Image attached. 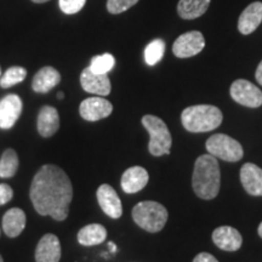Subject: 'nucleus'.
Masks as SVG:
<instances>
[{
    "label": "nucleus",
    "instance_id": "nucleus-25",
    "mask_svg": "<svg viewBox=\"0 0 262 262\" xmlns=\"http://www.w3.org/2000/svg\"><path fill=\"white\" fill-rule=\"evenodd\" d=\"M165 52V42L162 39H155L145 49V60L148 66H155L162 60Z\"/></svg>",
    "mask_w": 262,
    "mask_h": 262
},
{
    "label": "nucleus",
    "instance_id": "nucleus-20",
    "mask_svg": "<svg viewBox=\"0 0 262 262\" xmlns=\"http://www.w3.org/2000/svg\"><path fill=\"white\" fill-rule=\"evenodd\" d=\"M26 227V214L18 208H12L3 217V229L10 238L18 237Z\"/></svg>",
    "mask_w": 262,
    "mask_h": 262
},
{
    "label": "nucleus",
    "instance_id": "nucleus-26",
    "mask_svg": "<svg viewBox=\"0 0 262 262\" xmlns=\"http://www.w3.org/2000/svg\"><path fill=\"white\" fill-rule=\"evenodd\" d=\"M114 64H116V60H114L113 55L103 54L93 57L89 68L94 72V73L107 74L108 72L112 71Z\"/></svg>",
    "mask_w": 262,
    "mask_h": 262
},
{
    "label": "nucleus",
    "instance_id": "nucleus-28",
    "mask_svg": "<svg viewBox=\"0 0 262 262\" xmlns=\"http://www.w3.org/2000/svg\"><path fill=\"white\" fill-rule=\"evenodd\" d=\"M86 0H60V9L67 15L79 12L84 8Z\"/></svg>",
    "mask_w": 262,
    "mask_h": 262
},
{
    "label": "nucleus",
    "instance_id": "nucleus-16",
    "mask_svg": "<svg viewBox=\"0 0 262 262\" xmlns=\"http://www.w3.org/2000/svg\"><path fill=\"white\" fill-rule=\"evenodd\" d=\"M148 172L142 166H131L123 173L122 176V188L127 194L140 192L146 187L148 183Z\"/></svg>",
    "mask_w": 262,
    "mask_h": 262
},
{
    "label": "nucleus",
    "instance_id": "nucleus-11",
    "mask_svg": "<svg viewBox=\"0 0 262 262\" xmlns=\"http://www.w3.org/2000/svg\"><path fill=\"white\" fill-rule=\"evenodd\" d=\"M22 112V101L17 95H8L0 101V129H11Z\"/></svg>",
    "mask_w": 262,
    "mask_h": 262
},
{
    "label": "nucleus",
    "instance_id": "nucleus-15",
    "mask_svg": "<svg viewBox=\"0 0 262 262\" xmlns=\"http://www.w3.org/2000/svg\"><path fill=\"white\" fill-rule=\"evenodd\" d=\"M241 181L250 195L262 196V169L253 163H247L241 169Z\"/></svg>",
    "mask_w": 262,
    "mask_h": 262
},
{
    "label": "nucleus",
    "instance_id": "nucleus-23",
    "mask_svg": "<svg viewBox=\"0 0 262 262\" xmlns=\"http://www.w3.org/2000/svg\"><path fill=\"white\" fill-rule=\"evenodd\" d=\"M18 169V157L14 149L9 148L3 153L0 159V178H14Z\"/></svg>",
    "mask_w": 262,
    "mask_h": 262
},
{
    "label": "nucleus",
    "instance_id": "nucleus-22",
    "mask_svg": "<svg viewBox=\"0 0 262 262\" xmlns=\"http://www.w3.org/2000/svg\"><path fill=\"white\" fill-rule=\"evenodd\" d=\"M211 0H180L178 5L179 16L183 19H194L204 15Z\"/></svg>",
    "mask_w": 262,
    "mask_h": 262
},
{
    "label": "nucleus",
    "instance_id": "nucleus-4",
    "mask_svg": "<svg viewBox=\"0 0 262 262\" xmlns=\"http://www.w3.org/2000/svg\"><path fill=\"white\" fill-rule=\"evenodd\" d=\"M133 219L142 229L157 233L162 231L168 221V210L158 202H141L134 206Z\"/></svg>",
    "mask_w": 262,
    "mask_h": 262
},
{
    "label": "nucleus",
    "instance_id": "nucleus-32",
    "mask_svg": "<svg viewBox=\"0 0 262 262\" xmlns=\"http://www.w3.org/2000/svg\"><path fill=\"white\" fill-rule=\"evenodd\" d=\"M108 249H110V251L111 253H117V245L113 243V242H110V243H108Z\"/></svg>",
    "mask_w": 262,
    "mask_h": 262
},
{
    "label": "nucleus",
    "instance_id": "nucleus-12",
    "mask_svg": "<svg viewBox=\"0 0 262 262\" xmlns=\"http://www.w3.org/2000/svg\"><path fill=\"white\" fill-rule=\"evenodd\" d=\"M80 84L86 93L98 95V96H107L111 94V89H112L107 74L94 73L89 67L81 72Z\"/></svg>",
    "mask_w": 262,
    "mask_h": 262
},
{
    "label": "nucleus",
    "instance_id": "nucleus-2",
    "mask_svg": "<svg viewBox=\"0 0 262 262\" xmlns=\"http://www.w3.org/2000/svg\"><path fill=\"white\" fill-rule=\"evenodd\" d=\"M192 187L195 194L205 201L217 196L221 187V172L214 156L203 155L195 160Z\"/></svg>",
    "mask_w": 262,
    "mask_h": 262
},
{
    "label": "nucleus",
    "instance_id": "nucleus-29",
    "mask_svg": "<svg viewBox=\"0 0 262 262\" xmlns=\"http://www.w3.org/2000/svg\"><path fill=\"white\" fill-rule=\"evenodd\" d=\"M14 196V191L6 183H0V205L9 203Z\"/></svg>",
    "mask_w": 262,
    "mask_h": 262
},
{
    "label": "nucleus",
    "instance_id": "nucleus-35",
    "mask_svg": "<svg viewBox=\"0 0 262 262\" xmlns=\"http://www.w3.org/2000/svg\"><path fill=\"white\" fill-rule=\"evenodd\" d=\"M63 96H64L63 93H58V95H57V97L60 98V100H62V98H63Z\"/></svg>",
    "mask_w": 262,
    "mask_h": 262
},
{
    "label": "nucleus",
    "instance_id": "nucleus-36",
    "mask_svg": "<svg viewBox=\"0 0 262 262\" xmlns=\"http://www.w3.org/2000/svg\"><path fill=\"white\" fill-rule=\"evenodd\" d=\"M0 262H4V260H3V257H2V255H0Z\"/></svg>",
    "mask_w": 262,
    "mask_h": 262
},
{
    "label": "nucleus",
    "instance_id": "nucleus-9",
    "mask_svg": "<svg viewBox=\"0 0 262 262\" xmlns=\"http://www.w3.org/2000/svg\"><path fill=\"white\" fill-rule=\"evenodd\" d=\"M113 106L110 101L102 97H89L80 103L79 113L88 122H97L111 116Z\"/></svg>",
    "mask_w": 262,
    "mask_h": 262
},
{
    "label": "nucleus",
    "instance_id": "nucleus-6",
    "mask_svg": "<svg viewBox=\"0 0 262 262\" xmlns=\"http://www.w3.org/2000/svg\"><path fill=\"white\" fill-rule=\"evenodd\" d=\"M209 155L226 162H238L243 158L244 150L237 140L225 134H215L205 143Z\"/></svg>",
    "mask_w": 262,
    "mask_h": 262
},
{
    "label": "nucleus",
    "instance_id": "nucleus-21",
    "mask_svg": "<svg viewBox=\"0 0 262 262\" xmlns=\"http://www.w3.org/2000/svg\"><path fill=\"white\" fill-rule=\"evenodd\" d=\"M107 238V229L100 224L86 225L78 232V242L84 247H94L103 243Z\"/></svg>",
    "mask_w": 262,
    "mask_h": 262
},
{
    "label": "nucleus",
    "instance_id": "nucleus-27",
    "mask_svg": "<svg viewBox=\"0 0 262 262\" xmlns=\"http://www.w3.org/2000/svg\"><path fill=\"white\" fill-rule=\"evenodd\" d=\"M139 3V0H107V10L111 14H122Z\"/></svg>",
    "mask_w": 262,
    "mask_h": 262
},
{
    "label": "nucleus",
    "instance_id": "nucleus-17",
    "mask_svg": "<svg viewBox=\"0 0 262 262\" xmlns=\"http://www.w3.org/2000/svg\"><path fill=\"white\" fill-rule=\"evenodd\" d=\"M262 22V3L255 2L242 12L238 19V29L242 34L248 35L256 31Z\"/></svg>",
    "mask_w": 262,
    "mask_h": 262
},
{
    "label": "nucleus",
    "instance_id": "nucleus-8",
    "mask_svg": "<svg viewBox=\"0 0 262 262\" xmlns=\"http://www.w3.org/2000/svg\"><path fill=\"white\" fill-rule=\"evenodd\" d=\"M205 47V39L198 31L187 32L181 34L172 45V52L179 58H188L195 56Z\"/></svg>",
    "mask_w": 262,
    "mask_h": 262
},
{
    "label": "nucleus",
    "instance_id": "nucleus-1",
    "mask_svg": "<svg viewBox=\"0 0 262 262\" xmlns=\"http://www.w3.org/2000/svg\"><path fill=\"white\" fill-rule=\"evenodd\" d=\"M29 196L38 214L63 221L70 212L73 187L67 173L60 166L48 164L35 173Z\"/></svg>",
    "mask_w": 262,
    "mask_h": 262
},
{
    "label": "nucleus",
    "instance_id": "nucleus-13",
    "mask_svg": "<svg viewBox=\"0 0 262 262\" xmlns=\"http://www.w3.org/2000/svg\"><path fill=\"white\" fill-rule=\"evenodd\" d=\"M61 258V243L57 235H42L35 248V262H58Z\"/></svg>",
    "mask_w": 262,
    "mask_h": 262
},
{
    "label": "nucleus",
    "instance_id": "nucleus-33",
    "mask_svg": "<svg viewBox=\"0 0 262 262\" xmlns=\"http://www.w3.org/2000/svg\"><path fill=\"white\" fill-rule=\"evenodd\" d=\"M257 232H258V235H260V237L262 238V222L260 224V226H258V229H257Z\"/></svg>",
    "mask_w": 262,
    "mask_h": 262
},
{
    "label": "nucleus",
    "instance_id": "nucleus-5",
    "mask_svg": "<svg viewBox=\"0 0 262 262\" xmlns=\"http://www.w3.org/2000/svg\"><path fill=\"white\" fill-rule=\"evenodd\" d=\"M142 125L149 134L148 149L150 155L155 157L170 155L172 137L166 124L160 118L147 114L142 118Z\"/></svg>",
    "mask_w": 262,
    "mask_h": 262
},
{
    "label": "nucleus",
    "instance_id": "nucleus-34",
    "mask_svg": "<svg viewBox=\"0 0 262 262\" xmlns=\"http://www.w3.org/2000/svg\"><path fill=\"white\" fill-rule=\"evenodd\" d=\"M32 2L38 3V4H41V3H47V2H49V0H32Z\"/></svg>",
    "mask_w": 262,
    "mask_h": 262
},
{
    "label": "nucleus",
    "instance_id": "nucleus-19",
    "mask_svg": "<svg viewBox=\"0 0 262 262\" xmlns=\"http://www.w3.org/2000/svg\"><path fill=\"white\" fill-rule=\"evenodd\" d=\"M61 81V74L54 67H42L34 75L32 81V88L35 93L47 94L57 86Z\"/></svg>",
    "mask_w": 262,
    "mask_h": 262
},
{
    "label": "nucleus",
    "instance_id": "nucleus-24",
    "mask_svg": "<svg viewBox=\"0 0 262 262\" xmlns=\"http://www.w3.org/2000/svg\"><path fill=\"white\" fill-rule=\"evenodd\" d=\"M26 77H27V71L24 67H17V66L10 67L0 78V86L3 89H8L16 84L22 83Z\"/></svg>",
    "mask_w": 262,
    "mask_h": 262
},
{
    "label": "nucleus",
    "instance_id": "nucleus-30",
    "mask_svg": "<svg viewBox=\"0 0 262 262\" xmlns=\"http://www.w3.org/2000/svg\"><path fill=\"white\" fill-rule=\"evenodd\" d=\"M193 262H219L217 258H216L214 255L209 254V253H201L198 254L194 257Z\"/></svg>",
    "mask_w": 262,
    "mask_h": 262
},
{
    "label": "nucleus",
    "instance_id": "nucleus-3",
    "mask_svg": "<svg viewBox=\"0 0 262 262\" xmlns=\"http://www.w3.org/2000/svg\"><path fill=\"white\" fill-rule=\"evenodd\" d=\"M222 112L210 104H198L183 110L181 114L182 125L189 133H206L221 125Z\"/></svg>",
    "mask_w": 262,
    "mask_h": 262
},
{
    "label": "nucleus",
    "instance_id": "nucleus-31",
    "mask_svg": "<svg viewBox=\"0 0 262 262\" xmlns=\"http://www.w3.org/2000/svg\"><path fill=\"white\" fill-rule=\"evenodd\" d=\"M255 78H256L257 83L262 85V61L260 62V64L257 66V70H256V73H255Z\"/></svg>",
    "mask_w": 262,
    "mask_h": 262
},
{
    "label": "nucleus",
    "instance_id": "nucleus-10",
    "mask_svg": "<svg viewBox=\"0 0 262 262\" xmlns=\"http://www.w3.org/2000/svg\"><path fill=\"white\" fill-rule=\"evenodd\" d=\"M97 201L100 204L102 211L107 216L112 219H119L123 214V206L122 202H120L119 195L117 194V192L114 191L112 186L107 185H101L97 189Z\"/></svg>",
    "mask_w": 262,
    "mask_h": 262
},
{
    "label": "nucleus",
    "instance_id": "nucleus-37",
    "mask_svg": "<svg viewBox=\"0 0 262 262\" xmlns=\"http://www.w3.org/2000/svg\"><path fill=\"white\" fill-rule=\"evenodd\" d=\"M0 78H2V68H0Z\"/></svg>",
    "mask_w": 262,
    "mask_h": 262
},
{
    "label": "nucleus",
    "instance_id": "nucleus-7",
    "mask_svg": "<svg viewBox=\"0 0 262 262\" xmlns=\"http://www.w3.org/2000/svg\"><path fill=\"white\" fill-rule=\"evenodd\" d=\"M231 96L235 102L249 108L262 106V91L245 79H238L231 85Z\"/></svg>",
    "mask_w": 262,
    "mask_h": 262
},
{
    "label": "nucleus",
    "instance_id": "nucleus-14",
    "mask_svg": "<svg viewBox=\"0 0 262 262\" xmlns=\"http://www.w3.org/2000/svg\"><path fill=\"white\" fill-rule=\"evenodd\" d=\"M212 242L221 250L237 251L243 244V238L235 228L229 227V226H221L212 232Z\"/></svg>",
    "mask_w": 262,
    "mask_h": 262
},
{
    "label": "nucleus",
    "instance_id": "nucleus-18",
    "mask_svg": "<svg viewBox=\"0 0 262 262\" xmlns=\"http://www.w3.org/2000/svg\"><path fill=\"white\" fill-rule=\"evenodd\" d=\"M37 127L42 137H51L55 135L60 127V116L56 108L51 106L41 107L38 114Z\"/></svg>",
    "mask_w": 262,
    "mask_h": 262
}]
</instances>
